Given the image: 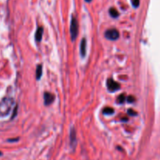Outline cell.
Returning <instances> with one entry per match:
<instances>
[{
	"instance_id": "cell-1",
	"label": "cell",
	"mask_w": 160,
	"mask_h": 160,
	"mask_svg": "<svg viewBox=\"0 0 160 160\" xmlns=\"http://www.w3.org/2000/svg\"><path fill=\"white\" fill-rule=\"evenodd\" d=\"M77 34H78V23L76 17L73 16L70 23V35L72 41H74L76 39Z\"/></svg>"
},
{
	"instance_id": "cell-2",
	"label": "cell",
	"mask_w": 160,
	"mask_h": 160,
	"mask_svg": "<svg viewBox=\"0 0 160 160\" xmlns=\"http://www.w3.org/2000/svg\"><path fill=\"white\" fill-rule=\"evenodd\" d=\"M120 36V33L117 29H109L105 33V37L108 40L115 41L117 40Z\"/></svg>"
},
{
	"instance_id": "cell-3",
	"label": "cell",
	"mask_w": 160,
	"mask_h": 160,
	"mask_svg": "<svg viewBox=\"0 0 160 160\" xmlns=\"http://www.w3.org/2000/svg\"><path fill=\"white\" fill-rule=\"evenodd\" d=\"M106 85H107L108 90L111 92H114V91H117L120 88V84L115 80H113V79H108Z\"/></svg>"
},
{
	"instance_id": "cell-4",
	"label": "cell",
	"mask_w": 160,
	"mask_h": 160,
	"mask_svg": "<svg viewBox=\"0 0 160 160\" xmlns=\"http://www.w3.org/2000/svg\"><path fill=\"white\" fill-rule=\"evenodd\" d=\"M55 100V95H53L52 93L46 92L44 94V102L46 106H49L51 105Z\"/></svg>"
},
{
	"instance_id": "cell-5",
	"label": "cell",
	"mask_w": 160,
	"mask_h": 160,
	"mask_svg": "<svg viewBox=\"0 0 160 160\" xmlns=\"http://www.w3.org/2000/svg\"><path fill=\"white\" fill-rule=\"evenodd\" d=\"M70 144L73 148H75L77 144V134L74 128H72L70 133Z\"/></svg>"
},
{
	"instance_id": "cell-6",
	"label": "cell",
	"mask_w": 160,
	"mask_h": 160,
	"mask_svg": "<svg viewBox=\"0 0 160 160\" xmlns=\"http://www.w3.org/2000/svg\"><path fill=\"white\" fill-rule=\"evenodd\" d=\"M86 46H87V42H86L85 38H82L81 42H80V55L82 56V57H84L86 55Z\"/></svg>"
},
{
	"instance_id": "cell-7",
	"label": "cell",
	"mask_w": 160,
	"mask_h": 160,
	"mask_svg": "<svg viewBox=\"0 0 160 160\" xmlns=\"http://www.w3.org/2000/svg\"><path fill=\"white\" fill-rule=\"evenodd\" d=\"M42 35H43V28L42 27H38L36 33H35V40L36 42H40L42 38Z\"/></svg>"
},
{
	"instance_id": "cell-8",
	"label": "cell",
	"mask_w": 160,
	"mask_h": 160,
	"mask_svg": "<svg viewBox=\"0 0 160 160\" xmlns=\"http://www.w3.org/2000/svg\"><path fill=\"white\" fill-rule=\"evenodd\" d=\"M42 75V66L38 65L36 68V79L37 80H40Z\"/></svg>"
},
{
	"instance_id": "cell-9",
	"label": "cell",
	"mask_w": 160,
	"mask_h": 160,
	"mask_svg": "<svg viewBox=\"0 0 160 160\" xmlns=\"http://www.w3.org/2000/svg\"><path fill=\"white\" fill-rule=\"evenodd\" d=\"M109 14H110V16H111L112 17H113V18H117V17L119 16L118 11L115 9V8H110V9H109Z\"/></svg>"
},
{
	"instance_id": "cell-10",
	"label": "cell",
	"mask_w": 160,
	"mask_h": 160,
	"mask_svg": "<svg viewBox=\"0 0 160 160\" xmlns=\"http://www.w3.org/2000/svg\"><path fill=\"white\" fill-rule=\"evenodd\" d=\"M114 113V109L111 107H106L103 109V113L106 115H112Z\"/></svg>"
},
{
	"instance_id": "cell-11",
	"label": "cell",
	"mask_w": 160,
	"mask_h": 160,
	"mask_svg": "<svg viewBox=\"0 0 160 160\" xmlns=\"http://www.w3.org/2000/svg\"><path fill=\"white\" fill-rule=\"evenodd\" d=\"M126 99H127V98H126L125 95H124V94H121V95L118 97V98H117V102L120 104H122L125 102Z\"/></svg>"
},
{
	"instance_id": "cell-12",
	"label": "cell",
	"mask_w": 160,
	"mask_h": 160,
	"mask_svg": "<svg viewBox=\"0 0 160 160\" xmlns=\"http://www.w3.org/2000/svg\"><path fill=\"white\" fill-rule=\"evenodd\" d=\"M131 3L134 7H138L139 4H140V0H131Z\"/></svg>"
},
{
	"instance_id": "cell-13",
	"label": "cell",
	"mask_w": 160,
	"mask_h": 160,
	"mask_svg": "<svg viewBox=\"0 0 160 160\" xmlns=\"http://www.w3.org/2000/svg\"><path fill=\"white\" fill-rule=\"evenodd\" d=\"M127 100H128V102L132 103V102H135V98L134 96H132V95H131V96H128V98H127Z\"/></svg>"
},
{
	"instance_id": "cell-14",
	"label": "cell",
	"mask_w": 160,
	"mask_h": 160,
	"mask_svg": "<svg viewBox=\"0 0 160 160\" xmlns=\"http://www.w3.org/2000/svg\"><path fill=\"white\" fill-rule=\"evenodd\" d=\"M128 114L131 115V116H136L138 113H137V112H135L134 109H128Z\"/></svg>"
},
{
	"instance_id": "cell-15",
	"label": "cell",
	"mask_w": 160,
	"mask_h": 160,
	"mask_svg": "<svg viewBox=\"0 0 160 160\" xmlns=\"http://www.w3.org/2000/svg\"><path fill=\"white\" fill-rule=\"evenodd\" d=\"M19 140V138H16V139H9V140H8V141H10V142H12V141H18Z\"/></svg>"
},
{
	"instance_id": "cell-16",
	"label": "cell",
	"mask_w": 160,
	"mask_h": 160,
	"mask_svg": "<svg viewBox=\"0 0 160 160\" xmlns=\"http://www.w3.org/2000/svg\"><path fill=\"white\" fill-rule=\"evenodd\" d=\"M86 2H90L91 1V0H85Z\"/></svg>"
},
{
	"instance_id": "cell-17",
	"label": "cell",
	"mask_w": 160,
	"mask_h": 160,
	"mask_svg": "<svg viewBox=\"0 0 160 160\" xmlns=\"http://www.w3.org/2000/svg\"><path fill=\"white\" fill-rule=\"evenodd\" d=\"M0 155H2V152L1 151H0Z\"/></svg>"
}]
</instances>
